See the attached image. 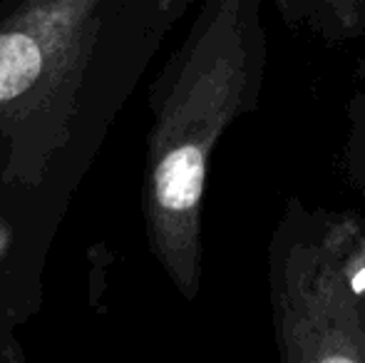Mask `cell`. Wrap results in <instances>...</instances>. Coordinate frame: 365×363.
I'll return each mask as SVG.
<instances>
[{"instance_id":"obj_1","label":"cell","mask_w":365,"mask_h":363,"mask_svg":"<svg viewBox=\"0 0 365 363\" xmlns=\"http://www.w3.org/2000/svg\"><path fill=\"white\" fill-rule=\"evenodd\" d=\"M259 10L261 0H207L157 100L145 175L147 234L157 262L187 299L202 284L209 162L264 85Z\"/></svg>"},{"instance_id":"obj_2","label":"cell","mask_w":365,"mask_h":363,"mask_svg":"<svg viewBox=\"0 0 365 363\" xmlns=\"http://www.w3.org/2000/svg\"><path fill=\"white\" fill-rule=\"evenodd\" d=\"M274 339L284 363H365V219L296 202L271 247Z\"/></svg>"},{"instance_id":"obj_3","label":"cell","mask_w":365,"mask_h":363,"mask_svg":"<svg viewBox=\"0 0 365 363\" xmlns=\"http://www.w3.org/2000/svg\"><path fill=\"white\" fill-rule=\"evenodd\" d=\"M105 0H23L0 23V125L15 130L73 88Z\"/></svg>"},{"instance_id":"obj_4","label":"cell","mask_w":365,"mask_h":363,"mask_svg":"<svg viewBox=\"0 0 365 363\" xmlns=\"http://www.w3.org/2000/svg\"><path fill=\"white\" fill-rule=\"evenodd\" d=\"M289 20L311 23L333 43L365 45V0H276Z\"/></svg>"},{"instance_id":"obj_5","label":"cell","mask_w":365,"mask_h":363,"mask_svg":"<svg viewBox=\"0 0 365 363\" xmlns=\"http://www.w3.org/2000/svg\"><path fill=\"white\" fill-rule=\"evenodd\" d=\"M348 165H351L356 187L365 192V115L358 117L356 127H353L351 147H348Z\"/></svg>"},{"instance_id":"obj_6","label":"cell","mask_w":365,"mask_h":363,"mask_svg":"<svg viewBox=\"0 0 365 363\" xmlns=\"http://www.w3.org/2000/svg\"><path fill=\"white\" fill-rule=\"evenodd\" d=\"M8 249H10V229H8V224L0 219V259L8 254Z\"/></svg>"}]
</instances>
